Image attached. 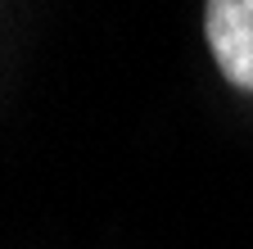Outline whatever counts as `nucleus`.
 Returning <instances> with one entry per match:
<instances>
[{
	"label": "nucleus",
	"mask_w": 253,
	"mask_h": 249,
	"mask_svg": "<svg viewBox=\"0 0 253 249\" xmlns=\"http://www.w3.org/2000/svg\"><path fill=\"white\" fill-rule=\"evenodd\" d=\"M204 37L217 68L235 86L253 91V14L244 0H208L204 5Z\"/></svg>",
	"instance_id": "nucleus-1"
},
{
	"label": "nucleus",
	"mask_w": 253,
	"mask_h": 249,
	"mask_svg": "<svg viewBox=\"0 0 253 249\" xmlns=\"http://www.w3.org/2000/svg\"><path fill=\"white\" fill-rule=\"evenodd\" d=\"M244 9H249V14H253V0H244Z\"/></svg>",
	"instance_id": "nucleus-2"
}]
</instances>
